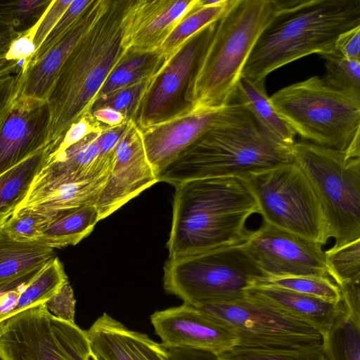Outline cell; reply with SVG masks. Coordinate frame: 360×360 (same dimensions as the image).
I'll use <instances>...</instances> for the list:
<instances>
[{
	"instance_id": "1",
	"label": "cell",
	"mask_w": 360,
	"mask_h": 360,
	"mask_svg": "<svg viewBox=\"0 0 360 360\" xmlns=\"http://www.w3.org/2000/svg\"><path fill=\"white\" fill-rule=\"evenodd\" d=\"M168 258L245 243L248 219L259 214L245 180L228 176L193 179L175 186Z\"/></svg>"
},
{
	"instance_id": "2",
	"label": "cell",
	"mask_w": 360,
	"mask_h": 360,
	"mask_svg": "<svg viewBox=\"0 0 360 360\" xmlns=\"http://www.w3.org/2000/svg\"><path fill=\"white\" fill-rule=\"evenodd\" d=\"M130 2L104 0L59 70L46 100L51 113L49 141L53 151L70 127L90 111L108 76L127 56L123 26Z\"/></svg>"
},
{
	"instance_id": "3",
	"label": "cell",
	"mask_w": 360,
	"mask_h": 360,
	"mask_svg": "<svg viewBox=\"0 0 360 360\" xmlns=\"http://www.w3.org/2000/svg\"><path fill=\"white\" fill-rule=\"evenodd\" d=\"M360 26V0L281 1L258 38L241 77L265 80L275 70L335 49L342 33Z\"/></svg>"
},
{
	"instance_id": "4",
	"label": "cell",
	"mask_w": 360,
	"mask_h": 360,
	"mask_svg": "<svg viewBox=\"0 0 360 360\" xmlns=\"http://www.w3.org/2000/svg\"><path fill=\"white\" fill-rule=\"evenodd\" d=\"M280 5V0H233L189 79L186 105L217 109L233 101L244 66Z\"/></svg>"
},
{
	"instance_id": "5",
	"label": "cell",
	"mask_w": 360,
	"mask_h": 360,
	"mask_svg": "<svg viewBox=\"0 0 360 360\" xmlns=\"http://www.w3.org/2000/svg\"><path fill=\"white\" fill-rule=\"evenodd\" d=\"M292 148L270 139L245 108L203 133L158 179L176 186L198 179L243 177L292 162Z\"/></svg>"
},
{
	"instance_id": "6",
	"label": "cell",
	"mask_w": 360,
	"mask_h": 360,
	"mask_svg": "<svg viewBox=\"0 0 360 360\" xmlns=\"http://www.w3.org/2000/svg\"><path fill=\"white\" fill-rule=\"evenodd\" d=\"M282 120L309 143L345 152L360 132V97L313 76L269 97Z\"/></svg>"
},
{
	"instance_id": "7",
	"label": "cell",
	"mask_w": 360,
	"mask_h": 360,
	"mask_svg": "<svg viewBox=\"0 0 360 360\" xmlns=\"http://www.w3.org/2000/svg\"><path fill=\"white\" fill-rule=\"evenodd\" d=\"M267 276L245 243L168 258L165 290L194 307L243 299Z\"/></svg>"
},
{
	"instance_id": "8",
	"label": "cell",
	"mask_w": 360,
	"mask_h": 360,
	"mask_svg": "<svg viewBox=\"0 0 360 360\" xmlns=\"http://www.w3.org/2000/svg\"><path fill=\"white\" fill-rule=\"evenodd\" d=\"M292 157L319 198L333 248L360 239V158L307 141L295 143Z\"/></svg>"
},
{
	"instance_id": "9",
	"label": "cell",
	"mask_w": 360,
	"mask_h": 360,
	"mask_svg": "<svg viewBox=\"0 0 360 360\" xmlns=\"http://www.w3.org/2000/svg\"><path fill=\"white\" fill-rule=\"evenodd\" d=\"M242 178L252 192L264 222L322 246L331 238L319 198L294 161Z\"/></svg>"
},
{
	"instance_id": "10",
	"label": "cell",
	"mask_w": 360,
	"mask_h": 360,
	"mask_svg": "<svg viewBox=\"0 0 360 360\" xmlns=\"http://www.w3.org/2000/svg\"><path fill=\"white\" fill-rule=\"evenodd\" d=\"M91 351L86 331L44 303L0 323L1 360H86Z\"/></svg>"
},
{
	"instance_id": "11",
	"label": "cell",
	"mask_w": 360,
	"mask_h": 360,
	"mask_svg": "<svg viewBox=\"0 0 360 360\" xmlns=\"http://www.w3.org/2000/svg\"><path fill=\"white\" fill-rule=\"evenodd\" d=\"M231 330L237 346L299 347L322 343L310 325L245 295L243 299L195 307Z\"/></svg>"
},
{
	"instance_id": "12",
	"label": "cell",
	"mask_w": 360,
	"mask_h": 360,
	"mask_svg": "<svg viewBox=\"0 0 360 360\" xmlns=\"http://www.w3.org/2000/svg\"><path fill=\"white\" fill-rule=\"evenodd\" d=\"M245 110L233 100L221 108L186 105L165 119L140 129L147 158L158 174L203 133Z\"/></svg>"
},
{
	"instance_id": "13",
	"label": "cell",
	"mask_w": 360,
	"mask_h": 360,
	"mask_svg": "<svg viewBox=\"0 0 360 360\" xmlns=\"http://www.w3.org/2000/svg\"><path fill=\"white\" fill-rule=\"evenodd\" d=\"M245 245L267 277L330 278L321 245L264 221Z\"/></svg>"
},
{
	"instance_id": "14",
	"label": "cell",
	"mask_w": 360,
	"mask_h": 360,
	"mask_svg": "<svg viewBox=\"0 0 360 360\" xmlns=\"http://www.w3.org/2000/svg\"><path fill=\"white\" fill-rule=\"evenodd\" d=\"M158 181L147 158L141 129L133 120L115 148V160L95 202L100 220Z\"/></svg>"
},
{
	"instance_id": "15",
	"label": "cell",
	"mask_w": 360,
	"mask_h": 360,
	"mask_svg": "<svg viewBox=\"0 0 360 360\" xmlns=\"http://www.w3.org/2000/svg\"><path fill=\"white\" fill-rule=\"evenodd\" d=\"M214 22L191 37L182 49L160 68L144 94L134 122L143 129L172 115L215 30Z\"/></svg>"
},
{
	"instance_id": "16",
	"label": "cell",
	"mask_w": 360,
	"mask_h": 360,
	"mask_svg": "<svg viewBox=\"0 0 360 360\" xmlns=\"http://www.w3.org/2000/svg\"><path fill=\"white\" fill-rule=\"evenodd\" d=\"M150 319L155 333L167 349H191L219 355L238 344L231 330L186 303L156 311Z\"/></svg>"
},
{
	"instance_id": "17",
	"label": "cell",
	"mask_w": 360,
	"mask_h": 360,
	"mask_svg": "<svg viewBox=\"0 0 360 360\" xmlns=\"http://www.w3.org/2000/svg\"><path fill=\"white\" fill-rule=\"evenodd\" d=\"M46 101L16 96L0 124V174L49 146Z\"/></svg>"
},
{
	"instance_id": "18",
	"label": "cell",
	"mask_w": 360,
	"mask_h": 360,
	"mask_svg": "<svg viewBox=\"0 0 360 360\" xmlns=\"http://www.w3.org/2000/svg\"><path fill=\"white\" fill-rule=\"evenodd\" d=\"M199 0H131L124 18L128 53L156 52Z\"/></svg>"
},
{
	"instance_id": "19",
	"label": "cell",
	"mask_w": 360,
	"mask_h": 360,
	"mask_svg": "<svg viewBox=\"0 0 360 360\" xmlns=\"http://www.w3.org/2000/svg\"><path fill=\"white\" fill-rule=\"evenodd\" d=\"M104 0H92L69 31L38 59L28 62L18 74L17 95L46 101L59 70L100 13Z\"/></svg>"
},
{
	"instance_id": "20",
	"label": "cell",
	"mask_w": 360,
	"mask_h": 360,
	"mask_svg": "<svg viewBox=\"0 0 360 360\" xmlns=\"http://www.w3.org/2000/svg\"><path fill=\"white\" fill-rule=\"evenodd\" d=\"M85 331L92 352L100 360H172L161 343L129 329L106 313Z\"/></svg>"
},
{
	"instance_id": "21",
	"label": "cell",
	"mask_w": 360,
	"mask_h": 360,
	"mask_svg": "<svg viewBox=\"0 0 360 360\" xmlns=\"http://www.w3.org/2000/svg\"><path fill=\"white\" fill-rule=\"evenodd\" d=\"M246 295L304 321L322 337L330 329L341 307V300L330 302L262 283L248 290Z\"/></svg>"
},
{
	"instance_id": "22",
	"label": "cell",
	"mask_w": 360,
	"mask_h": 360,
	"mask_svg": "<svg viewBox=\"0 0 360 360\" xmlns=\"http://www.w3.org/2000/svg\"><path fill=\"white\" fill-rule=\"evenodd\" d=\"M360 280L340 286V309L322 337L327 360H360Z\"/></svg>"
},
{
	"instance_id": "23",
	"label": "cell",
	"mask_w": 360,
	"mask_h": 360,
	"mask_svg": "<svg viewBox=\"0 0 360 360\" xmlns=\"http://www.w3.org/2000/svg\"><path fill=\"white\" fill-rule=\"evenodd\" d=\"M242 103L270 139L277 143L292 148L295 133L279 116L272 105L265 88V80L252 81L240 77L233 98Z\"/></svg>"
},
{
	"instance_id": "24",
	"label": "cell",
	"mask_w": 360,
	"mask_h": 360,
	"mask_svg": "<svg viewBox=\"0 0 360 360\" xmlns=\"http://www.w3.org/2000/svg\"><path fill=\"white\" fill-rule=\"evenodd\" d=\"M54 249L39 240L13 239L4 226L0 229V284L50 262Z\"/></svg>"
},
{
	"instance_id": "25",
	"label": "cell",
	"mask_w": 360,
	"mask_h": 360,
	"mask_svg": "<svg viewBox=\"0 0 360 360\" xmlns=\"http://www.w3.org/2000/svg\"><path fill=\"white\" fill-rule=\"evenodd\" d=\"M233 0H199L198 4L176 25L158 53L167 63L194 35L217 21L231 5ZM162 65V66H163Z\"/></svg>"
},
{
	"instance_id": "26",
	"label": "cell",
	"mask_w": 360,
	"mask_h": 360,
	"mask_svg": "<svg viewBox=\"0 0 360 360\" xmlns=\"http://www.w3.org/2000/svg\"><path fill=\"white\" fill-rule=\"evenodd\" d=\"M51 153L47 146L0 174V214L12 213L25 200Z\"/></svg>"
},
{
	"instance_id": "27",
	"label": "cell",
	"mask_w": 360,
	"mask_h": 360,
	"mask_svg": "<svg viewBox=\"0 0 360 360\" xmlns=\"http://www.w3.org/2000/svg\"><path fill=\"white\" fill-rule=\"evenodd\" d=\"M98 221L99 214L95 205H84L58 217L37 240L53 249L75 245L89 235Z\"/></svg>"
},
{
	"instance_id": "28",
	"label": "cell",
	"mask_w": 360,
	"mask_h": 360,
	"mask_svg": "<svg viewBox=\"0 0 360 360\" xmlns=\"http://www.w3.org/2000/svg\"><path fill=\"white\" fill-rule=\"evenodd\" d=\"M108 176L63 184L26 207L64 214L84 205L95 204Z\"/></svg>"
},
{
	"instance_id": "29",
	"label": "cell",
	"mask_w": 360,
	"mask_h": 360,
	"mask_svg": "<svg viewBox=\"0 0 360 360\" xmlns=\"http://www.w3.org/2000/svg\"><path fill=\"white\" fill-rule=\"evenodd\" d=\"M163 63L158 51L128 53L108 76L95 100L120 88L155 75Z\"/></svg>"
},
{
	"instance_id": "30",
	"label": "cell",
	"mask_w": 360,
	"mask_h": 360,
	"mask_svg": "<svg viewBox=\"0 0 360 360\" xmlns=\"http://www.w3.org/2000/svg\"><path fill=\"white\" fill-rule=\"evenodd\" d=\"M67 282L68 279L63 265L55 257L30 281L20 296L8 318L30 307L45 302Z\"/></svg>"
},
{
	"instance_id": "31",
	"label": "cell",
	"mask_w": 360,
	"mask_h": 360,
	"mask_svg": "<svg viewBox=\"0 0 360 360\" xmlns=\"http://www.w3.org/2000/svg\"><path fill=\"white\" fill-rule=\"evenodd\" d=\"M218 356L220 360H327L321 344L299 347L236 346Z\"/></svg>"
},
{
	"instance_id": "32",
	"label": "cell",
	"mask_w": 360,
	"mask_h": 360,
	"mask_svg": "<svg viewBox=\"0 0 360 360\" xmlns=\"http://www.w3.org/2000/svg\"><path fill=\"white\" fill-rule=\"evenodd\" d=\"M65 214V213H64ZM63 214L31 207L17 209L4 225L13 239L22 242L37 240L41 233Z\"/></svg>"
},
{
	"instance_id": "33",
	"label": "cell",
	"mask_w": 360,
	"mask_h": 360,
	"mask_svg": "<svg viewBox=\"0 0 360 360\" xmlns=\"http://www.w3.org/2000/svg\"><path fill=\"white\" fill-rule=\"evenodd\" d=\"M318 55L326 60L325 82L338 90L360 97V60L345 58L335 49Z\"/></svg>"
},
{
	"instance_id": "34",
	"label": "cell",
	"mask_w": 360,
	"mask_h": 360,
	"mask_svg": "<svg viewBox=\"0 0 360 360\" xmlns=\"http://www.w3.org/2000/svg\"><path fill=\"white\" fill-rule=\"evenodd\" d=\"M269 285L324 300L338 302L341 292L330 278L316 276L267 277L259 284Z\"/></svg>"
},
{
	"instance_id": "35",
	"label": "cell",
	"mask_w": 360,
	"mask_h": 360,
	"mask_svg": "<svg viewBox=\"0 0 360 360\" xmlns=\"http://www.w3.org/2000/svg\"><path fill=\"white\" fill-rule=\"evenodd\" d=\"M324 252L329 276L338 287L360 279V239Z\"/></svg>"
},
{
	"instance_id": "36",
	"label": "cell",
	"mask_w": 360,
	"mask_h": 360,
	"mask_svg": "<svg viewBox=\"0 0 360 360\" xmlns=\"http://www.w3.org/2000/svg\"><path fill=\"white\" fill-rule=\"evenodd\" d=\"M155 75L120 88L96 99L93 102L89 112L101 108L110 107L122 112L127 121H134L142 98Z\"/></svg>"
},
{
	"instance_id": "37",
	"label": "cell",
	"mask_w": 360,
	"mask_h": 360,
	"mask_svg": "<svg viewBox=\"0 0 360 360\" xmlns=\"http://www.w3.org/2000/svg\"><path fill=\"white\" fill-rule=\"evenodd\" d=\"M52 0L0 1V16L9 20L18 33L32 28L42 17Z\"/></svg>"
},
{
	"instance_id": "38",
	"label": "cell",
	"mask_w": 360,
	"mask_h": 360,
	"mask_svg": "<svg viewBox=\"0 0 360 360\" xmlns=\"http://www.w3.org/2000/svg\"><path fill=\"white\" fill-rule=\"evenodd\" d=\"M36 51L33 41V29L20 33L0 63V78L17 75L30 62Z\"/></svg>"
},
{
	"instance_id": "39",
	"label": "cell",
	"mask_w": 360,
	"mask_h": 360,
	"mask_svg": "<svg viewBox=\"0 0 360 360\" xmlns=\"http://www.w3.org/2000/svg\"><path fill=\"white\" fill-rule=\"evenodd\" d=\"M91 1L92 0H72L55 27L37 49L30 62L40 58L54 46L69 31Z\"/></svg>"
},
{
	"instance_id": "40",
	"label": "cell",
	"mask_w": 360,
	"mask_h": 360,
	"mask_svg": "<svg viewBox=\"0 0 360 360\" xmlns=\"http://www.w3.org/2000/svg\"><path fill=\"white\" fill-rule=\"evenodd\" d=\"M46 264L0 284V323L8 319L22 292Z\"/></svg>"
},
{
	"instance_id": "41",
	"label": "cell",
	"mask_w": 360,
	"mask_h": 360,
	"mask_svg": "<svg viewBox=\"0 0 360 360\" xmlns=\"http://www.w3.org/2000/svg\"><path fill=\"white\" fill-rule=\"evenodd\" d=\"M75 302L73 290L68 281L44 304L48 311L56 318L74 323Z\"/></svg>"
},
{
	"instance_id": "42",
	"label": "cell",
	"mask_w": 360,
	"mask_h": 360,
	"mask_svg": "<svg viewBox=\"0 0 360 360\" xmlns=\"http://www.w3.org/2000/svg\"><path fill=\"white\" fill-rule=\"evenodd\" d=\"M72 0H52L39 22L32 27L33 41L37 49L55 27Z\"/></svg>"
},
{
	"instance_id": "43",
	"label": "cell",
	"mask_w": 360,
	"mask_h": 360,
	"mask_svg": "<svg viewBox=\"0 0 360 360\" xmlns=\"http://www.w3.org/2000/svg\"><path fill=\"white\" fill-rule=\"evenodd\" d=\"M104 126L98 122L91 112L85 113L79 120L73 123L65 134L57 149L53 152L63 150L79 141L94 130Z\"/></svg>"
},
{
	"instance_id": "44",
	"label": "cell",
	"mask_w": 360,
	"mask_h": 360,
	"mask_svg": "<svg viewBox=\"0 0 360 360\" xmlns=\"http://www.w3.org/2000/svg\"><path fill=\"white\" fill-rule=\"evenodd\" d=\"M335 49L345 58L360 60V26L340 34Z\"/></svg>"
},
{
	"instance_id": "45",
	"label": "cell",
	"mask_w": 360,
	"mask_h": 360,
	"mask_svg": "<svg viewBox=\"0 0 360 360\" xmlns=\"http://www.w3.org/2000/svg\"><path fill=\"white\" fill-rule=\"evenodd\" d=\"M18 89L17 75L0 78V122L4 119L9 110L17 96Z\"/></svg>"
},
{
	"instance_id": "46",
	"label": "cell",
	"mask_w": 360,
	"mask_h": 360,
	"mask_svg": "<svg viewBox=\"0 0 360 360\" xmlns=\"http://www.w3.org/2000/svg\"><path fill=\"white\" fill-rule=\"evenodd\" d=\"M172 360H220L218 354L191 349H167Z\"/></svg>"
},
{
	"instance_id": "47",
	"label": "cell",
	"mask_w": 360,
	"mask_h": 360,
	"mask_svg": "<svg viewBox=\"0 0 360 360\" xmlns=\"http://www.w3.org/2000/svg\"><path fill=\"white\" fill-rule=\"evenodd\" d=\"M91 112L98 122L107 127H116L127 122L122 112L110 107L98 108Z\"/></svg>"
},
{
	"instance_id": "48",
	"label": "cell",
	"mask_w": 360,
	"mask_h": 360,
	"mask_svg": "<svg viewBox=\"0 0 360 360\" xmlns=\"http://www.w3.org/2000/svg\"><path fill=\"white\" fill-rule=\"evenodd\" d=\"M11 22L0 16V63L4 60L10 45L19 35Z\"/></svg>"
},
{
	"instance_id": "49",
	"label": "cell",
	"mask_w": 360,
	"mask_h": 360,
	"mask_svg": "<svg viewBox=\"0 0 360 360\" xmlns=\"http://www.w3.org/2000/svg\"><path fill=\"white\" fill-rule=\"evenodd\" d=\"M12 213L0 214V229L4 225Z\"/></svg>"
},
{
	"instance_id": "50",
	"label": "cell",
	"mask_w": 360,
	"mask_h": 360,
	"mask_svg": "<svg viewBox=\"0 0 360 360\" xmlns=\"http://www.w3.org/2000/svg\"><path fill=\"white\" fill-rule=\"evenodd\" d=\"M86 360H100L97 356L92 352V350L88 354Z\"/></svg>"
},
{
	"instance_id": "51",
	"label": "cell",
	"mask_w": 360,
	"mask_h": 360,
	"mask_svg": "<svg viewBox=\"0 0 360 360\" xmlns=\"http://www.w3.org/2000/svg\"><path fill=\"white\" fill-rule=\"evenodd\" d=\"M3 120H2V121H3ZM2 121H1V122H0V124H1Z\"/></svg>"
}]
</instances>
